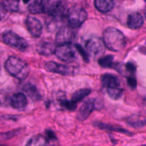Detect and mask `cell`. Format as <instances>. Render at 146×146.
<instances>
[{"mask_svg":"<svg viewBox=\"0 0 146 146\" xmlns=\"http://www.w3.org/2000/svg\"><path fill=\"white\" fill-rule=\"evenodd\" d=\"M103 41L107 48L114 52L122 50L126 44V40L123 34L114 27H108L105 30Z\"/></svg>","mask_w":146,"mask_h":146,"instance_id":"6da1fadb","label":"cell"},{"mask_svg":"<svg viewBox=\"0 0 146 146\" xmlns=\"http://www.w3.org/2000/svg\"><path fill=\"white\" fill-rule=\"evenodd\" d=\"M5 69L11 75L19 80H24L29 73V65L19 57H9L5 62Z\"/></svg>","mask_w":146,"mask_h":146,"instance_id":"7a4b0ae2","label":"cell"},{"mask_svg":"<svg viewBox=\"0 0 146 146\" xmlns=\"http://www.w3.org/2000/svg\"><path fill=\"white\" fill-rule=\"evenodd\" d=\"M61 1L60 0H34L30 3L28 9L31 14H47L52 17L61 4Z\"/></svg>","mask_w":146,"mask_h":146,"instance_id":"3957f363","label":"cell"},{"mask_svg":"<svg viewBox=\"0 0 146 146\" xmlns=\"http://www.w3.org/2000/svg\"><path fill=\"white\" fill-rule=\"evenodd\" d=\"M2 40L6 44L20 51H24L28 47L27 41L12 31H6L4 32Z\"/></svg>","mask_w":146,"mask_h":146,"instance_id":"277c9868","label":"cell"},{"mask_svg":"<svg viewBox=\"0 0 146 146\" xmlns=\"http://www.w3.org/2000/svg\"><path fill=\"white\" fill-rule=\"evenodd\" d=\"M88 14L86 10L82 8H76L70 10L68 13V23L71 28L79 27L86 19Z\"/></svg>","mask_w":146,"mask_h":146,"instance_id":"5b68a950","label":"cell"},{"mask_svg":"<svg viewBox=\"0 0 146 146\" xmlns=\"http://www.w3.org/2000/svg\"><path fill=\"white\" fill-rule=\"evenodd\" d=\"M55 54L58 60L66 62H73L76 60V50L71 44L58 45L56 49Z\"/></svg>","mask_w":146,"mask_h":146,"instance_id":"8992f818","label":"cell"},{"mask_svg":"<svg viewBox=\"0 0 146 146\" xmlns=\"http://www.w3.org/2000/svg\"><path fill=\"white\" fill-rule=\"evenodd\" d=\"M104 41L97 37H91L86 43V50L88 55L93 57L101 56L104 52Z\"/></svg>","mask_w":146,"mask_h":146,"instance_id":"52a82bcc","label":"cell"},{"mask_svg":"<svg viewBox=\"0 0 146 146\" xmlns=\"http://www.w3.org/2000/svg\"><path fill=\"white\" fill-rule=\"evenodd\" d=\"M75 37V34L71 27H61L56 36V42L58 45L70 44Z\"/></svg>","mask_w":146,"mask_h":146,"instance_id":"ba28073f","label":"cell"},{"mask_svg":"<svg viewBox=\"0 0 146 146\" xmlns=\"http://www.w3.org/2000/svg\"><path fill=\"white\" fill-rule=\"evenodd\" d=\"M45 70L48 72L62 75H71L74 74V70L72 67L64 65V64H58L54 62H48L45 64Z\"/></svg>","mask_w":146,"mask_h":146,"instance_id":"9c48e42d","label":"cell"},{"mask_svg":"<svg viewBox=\"0 0 146 146\" xmlns=\"http://www.w3.org/2000/svg\"><path fill=\"white\" fill-rule=\"evenodd\" d=\"M26 25L32 37H39L41 35L43 30L42 24L36 18L31 16L28 17L26 20Z\"/></svg>","mask_w":146,"mask_h":146,"instance_id":"30bf717a","label":"cell"},{"mask_svg":"<svg viewBox=\"0 0 146 146\" xmlns=\"http://www.w3.org/2000/svg\"><path fill=\"white\" fill-rule=\"evenodd\" d=\"M96 102H94L92 100H88L86 102L81 105L78 114L77 118L81 121L86 120L90 115L92 111L97 108V105L96 104Z\"/></svg>","mask_w":146,"mask_h":146,"instance_id":"8fae6325","label":"cell"},{"mask_svg":"<svg viewBox=\"0 0 146 146\" xmlns=\"http://www.w3.org/2000/svg\"><path fill=\"white\" fill-rule=\"evenodd\" d=\"M10 104L13 108L17 110H23L27 105V97L23 93L18 92L13 94L10 100Z\"/></svg>","mask_w":146,"mask_h":146,"instance_id":"7c38bea8","label":"cell"},{"mask_svg":"<svg viewBox=\"0 0 146 146\" xmlns=\"http://www.w3.org/2000/svg\"><path fill=\"white\" fill-rule=\"evenodd\" d=\"M143 22V16L138 12H133L128 16L127 25L131 29H137L142 27Z\"/></svg>","mask_w":146,"mask_h":146,"instance_id":"4fadbf2b","label":"cell"},{"mask_svg":"<svg viewBox=\"0 0 146 146\" xmlns=\"http://www.w3.org/2000/svg\"><path fill=\"white\" fill-rule=\"evenodd\" d=\"M56 46L52 43L49 42H41L38 44L36 47L37 52L41 55L48 56L52 54H55Z\"/></svg>","mask_w":146,"mask_h":146,"instance_id":"5bb4252c","label":"cell"},{"mask_svg":"<svg viewBox=\"0 0 146 146\" xmlns=\"http://www.w3.org/2000/svg\"><path fill=\"white\" fill-rule=\"evenodd\" d=\"M94 5L99 11L106 13L114 7L113 0H94Z\"/></svg>","mask_w":146,"mask_h":146,"instance_id":"9a60e30c","label":"cell"},{"mask_svg":"<svg viewBox=\"0 0 146 146\" xmlns=\"http://www.w3.org/2000/svg\"><path fill=\"white\" fill-rule=\"evenodd\" d=\"M23 90L24 91L27 93V95L33 100H35V101H38L41 99V94H40L39 92L37 90V88L36 87V86H34V84H26L23 87Z\"/></svg>","mask_w":146,"mask_h":146,"instance_id":"2e32d148","label":"cell"},{"mask_svg":"<svg viewBox=\"0 0 146 146\" xmlns=\"http://www.w3.org/2000/svg\"><path fill=\"white\" fill-rule=\"evenodd\" d=\"M103 84L107 87H120L119 80H118L115 76L110 74H106L102 76L101 78Z\"/></svg>","mask_w":146,"mask_h":146,"instance_id":"e0dca14e","label":"cell"},{"mask_svg":"<svg viewBox=\"0 0 146 146\" xmlns=\"http://www.w3.org/2000/svg\"><path fill=\"white\" fill-rule=\"evenodd\" d=\"M19 7V0H4L1 3V8L7 11H17Z\"/></svg>","mask_w":146,"mask_h":146,"instance_id":"ac0fdd59","label":"cell"},{"mask_svg":"<svg viewBox=\"0 0 146 146\" xmlns=\"http://www.w3.org/2000/svg\"><path fill=\"white\" fill-rule=\"evenodd\" d=\"M26 146H48L46 139L42 135H36L27 142Z\"/></svg>","mask_w":146,"mask_h":146,"instance_id":"d6986e66","label":"cell"},{"mask_svg":"<svg viewBox=\"0 0 146 146\" xmlns=\"http://www.w3.org/2000/svg\"><path fill=\"white\" fill-rule=\"evenodd\" d=\"M91 90L90 89H81V90L76 91L73 94L71 100L74 101V102L77 103L78 102L82 100L87 95H88L91 93Z\"/></svg>","mask_w":146,"mask_h":146,"instance_id":"ffe728a7","label":"cell"},{"mask_svg":"<svg viewBox=\"0 0 146 146\" xmlns=\"http://www.w3.org/2000/svg\"><path fill=\"white\" fill-rule=\"evenodd\" d=\"M107 92L113 100H118L122 96L123 90L120 87H107Z\"/></svg>","mask_w":146,"mask_h":146,"instance_id":"44dd1931","label":"cell"},{"mask_svg":"<svg viewBox=\"0 0 146 146\" xmlns=\"http://www.w3.org/2000/svg\"><path fill=\"white\" fill-rule=\"evenodd\" d=\"M98 64L100 66L105 68H110L114 67L113 64V57L112 55L105 56L102 57L98 60Z\"/></svg>","mask_w":146,"mask_h":146,"instance_id":"7402d4cb","label":"cell"},{"mask_svg":"<svg viewBox=\"0 0 146 146\" xmlns=\"http://www.w3.org/2000/svg\"><path fill=\"white\" fill-rule=\"evenodd\" d=\"M96 126H98V127L101 129H106V130H112V131H116V132H120V133H123L124 134H128L131 135V133H129L128 131H127L125 129L122 128L121 127H118V126H112L110 125L104 124V123H96Z\"/></svg>","mask_w":146,"mask_h":146,"instance_id":"603a6c76","label":"cell"},{"mask_svg":"<svg viewBox=\"0 0 146 146\" xmlns=\"http://www.w3.org/2000/svg\"><path fill=\"white\" fill-rule=\"evenodd\" d=\"M127 120H128V123L129 124L135 127H142L146 124L145 119L141 118L139 116H131L129 118L127 119Z\"/></svg>","mask_w":146,"mask_h":146,"instance_id":"cb8c5ba5","label":"cell"},{"mask_svg":"<svg viewBox=\"0 0 146 146\" xmlns=\"http://www.w3.org/2000/svg\"><path fill=\"white\" fill-rule=\"evenodd\" d=\"M60 103H61V105L63 107H64L65 108H66L68 110H75L76 109V103L74 102V101L71 100V101H68L67 100H66L65 97H61L59 100Z\"/></svg>","mask_w":146,"mask_h":146,"instance_id":"d4e9b609","label":"cell"},{"mask_svg":"<svg viewBox=\"0 0 146 146\" xmlns=\"http://www.w3.org/2000/svg\"><path fill=\"white\" fill-rule=\"evenodd\" d=\"M76 50H78V51L79 52L80 54L82 55L83 58L84 59V60H86V61L87 62L89 60V55H88V54L87 53V52L86 51V50H84L81 45H79V44H76Z\"/></svg>","mask_w":146,"mask_h":146,"instance_id":"484cf974","label":"cell"},{"mask_svg":"<svg viewBox=\"0 0 146 146\" xmlns=\"http://www.w3.org/2000/svg\"><path fill=\"white\" fill-rule=\"evenodd\" d=\"M127 82H128V85H129L131 88L135 89V87H136L137 81L133 76H129V77H127Z\"/></svg>","mask_w":146,"mask_h":146,"instance_id":"4316f807","label":"cell"},{"mask_svg":"<svg viewBox=\"0 0 146 146\" xmlns=\"http://www.w3.org/2000/svg\"><path fill=\"white\" fill-rule=\"evenodd\" d=\"M125 68H126L127 71L129 72L131 74H135V71H136V67L135 66V64L132 62H128L125 65Z\"/></svg>","mask_w":146,"mask_h":146,"instance_id":"83f0119b","label":"cell"},{"mask_svg":"<svg viewBox=\"0 0 146 146\" xmlns=\"http://www.w3.org/2000/svg\"><path fill=\"white\" fill-rule=\"evenodd\" d=\"M46 134H47V136H48V137H49L50 139L56 138L55 136V135L54 134V133H53L52 131H46Z\"/></svg>","mask_w":146,"mask_h":146,"instance_id":"f1b7e54d","label":"cell"},{"mask_svg":"<svg viewBox=\"0 0 146 146\" xmlns=\"http://www.w3.org/2000/svg\"><path fill=\"white\" fill-rule=\"evenodd\" d=\"M145 19H146V8L145 9Z\"/></svg>","mask_w":146,"mask_h":146,"instance_id":"f546056e","label":"cell"},{"mask_svg":"<svg viewBox=\"0 0 146 146\" xmlns=\"http://www.w3.org/2000/svg\"><path fill=\"white\" fill-rule=\"evenodd\" d=\"M142 146H146V145H142Z\"/></svg>","mask_w":146,"mask_h":146,"instance_id":"4dcf8cb0","label":"cell"}]
</instances>
